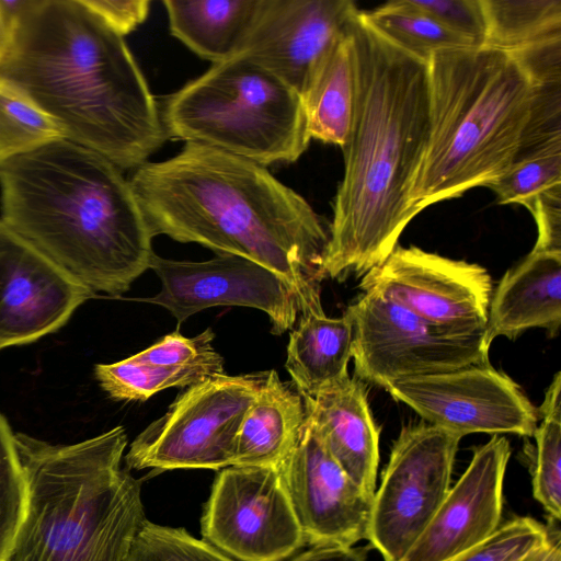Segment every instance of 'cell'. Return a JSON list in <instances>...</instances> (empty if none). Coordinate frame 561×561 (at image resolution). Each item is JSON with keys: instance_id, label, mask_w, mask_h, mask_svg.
Wrapping results in <instances>:
<instances>
[{"instance_id": "34", "label": "cell", "mask_w": 561, "mask_h": 561, "mask_svg": "<svg viewBox=\"0 0 561 561\" xmlns=\"http://www.w3.org/2000/svg\"><path fill=\"white\" fill-rule=\"evenodd\" d=\"M548 525L531 517H515L501 524L480 545L446 561H519L548 538Z\"/></svg>"}, {"instance_id": "40", "label": "cell", "mask_w": 561, "mask_h": 561, "mask_svg": "<svg viewBox=\"0 0 561 561\" xmlns=\"http://www.w3.org/2000/svg\"><path fill=\"white\" fill-rule=\"evenodd\" d=\"M32 3L33 0H0V16L10 35L19 19Z\"/></svg>"}, {"instance_id": "41", "label": "cell", "mask_w": 561, "mask_h": 561, "mask_svg": "<svg viewBox=\"0 0 561 561\" xmlns=\"http://www.w3.org/2000/svg\"><path fill=\"white\" fill-rule=\"evenodd\" d=\"M10 41V32L0 16V59L7 50Z\"/></svg>"}, {"instance_id": "17", "label": "cell", "mask_w": 561, "mask_h": 561, "mask_svg": "<svg viewBox=\"0 0 561 561\" xmlns=\"http://www.w3.org/2000/svg\"><path fill=\"white\" fill-rule=\"evenodd\" d=\"M94 296L0 220V351L56 332Z\"/></svg>"}, {"instance_id": "9", "label": "cell", "mask_w": 561, "mask_h": 561, "mask_svg": "<svg viewBox=\"0 0 561 561\" xmlns=\"http://www.w3.org/2000/svg\"><path fill=\"white\" fill-rule=\"evenodd\" d=\"M345 313L354 330V377L363 382L385 388L398 379L490 363L485 328L437 325L371 294Z\"/></svg>"}, {"instance_id": "19", "label": "cell", "mask_w": 561, "mask_h": 561, "mask_svg": "<svg viewBox=\"0 0 561 561\" xmlns=\"http://www.w3.org/2000/svg\"><path fill=\"white\" fill-rule=\"evenodd\" d=\"M306 416L344 472L374 496L379 463V428L367 401L366 383L356 377L305 397Z\"/></svg>"}, {"instance_id": "6", "label": "cell", "mask_w": 561, "mask_h": 561, "mask_svg": "<svg viewBox=\"0 0 561 561\" xmlns=\"http://www.w3.org/2000/svg\"><path fill=\"white\" fill-rule=\"evenodd\" d=\"M427 66L430 135L409 201L415 216L486 186L511 167L535 95L520 64L493 47L440 50Z\"/></svg>"}, {"instance_id": "10", "label": "cell", "mask_w": 561, "mask_h": 561, "mask_svg": "<svg viewBox=\"0 0 561 561\" xmlns=\"http://www.w3.org/2000/svg\"><path fill=\"white\" fill-rule=\"evenodd\" d=\"M461 438L428 423L402 427L374 493L367 535L385 561H401L434 517Z\"/></svg>"}, {"instance_id": "38", "label": "cell", "mask_w": 561, "mask_h": 561, "mask_svg": "<svg viewBox=\"0 0 561 561\" xmlns=\"http://www.w3.org/2000/svg\"><path fill=\"white\" fill-rule=\"evenodd\" d=\"M368 547L341 545L311 546L290 561H366Z\"/></svg>"}, {"instance_id": "5", "label": "cell", "mask_w": 561, "mask_h": 561, "mask_svg": "<svg viewBox=\"0 0 561 561\" xmlns=\"http://www.w3.org/2000/svg\"><path fill=\"white\" fill-rule=\"evenodd\" d=\"M14 438L27 503L9 561H124L147 519L140 482L122 468L125 428L75 444Z\"/></svg>"}, {"instance_id": "15", "label": "cell", "mask_w": 561, "mask_h": 561, "mask_svg": "<svg viewBox=\"0 0 561 561\" xmlns=\"http://www.w3.org/2000/svg\"><path fill=\"white\" fill-rule=\"evenodd\" d=\"M276 468L306 545L353 546L367 539L374 496L344 472L307 416Z\"/></svg>"}, {"instance_id": "33", "label": "cell", "mask_w": 561, "mask_h": 561, "mask_svg": "<svg viewBox=\"0 0 561 561\" xmlns=\"http://www.w3.org/2000/svg\"><path fill=\"white\" fill-rule=\"evenodd\" d=\"M214 339L210 328L194 337L173 332L133 357L142 363L193 370L211 378L225 374L224 358L213 346Z\"/></svg>"}, {"instance_id": "21", "label": "cell", "mask_w": 561, "mask_h": 561, "mask_svg": "<svg viewBox=\"0 0 561 561\" xmlns=\"http://www.w3.org/2000/svg\"><path fill=\"white\" fill-rule=\"evenodd\" d=\"M354 330L347 313L330 318L324 311L302 312L290 332L285 368L305 397H316L351 377Z\"/></svg>"}, {"instance_id": "39", "label": "cell", "mask_w": 561, "mask_h": 561, "mask_svg": "<svg viewBox=\"0 0 561 561\" xmlns=\"http://www.w3.org/2000/svg\"><path fill=\"white\" fill-rule=\"evenodd\" d=\"M559 522L549 518L547 540L519 561H561V537Z\"/></svg>"}, {"instance_id": "20", "label": "cell", "mask_w": 561, "mask_h": 561, "mask_svg": "<svg viewBox=\"0 0 561 561\" xmlns=\"http://www.w3.org/2000/svg\"><path fill=\"white\" fill-rule=\"evenodd\" d=\"M561 325V250L534 248L492 291L485 341L516 339L533 329L558 334Z\"/></svg>"}, {"instance_id": "12", "label": "cell", "mask_w": 561, "mask_h": 561, "mask_svg": "<svg viewBox=\"0 0 561 561\" xmlns=\"http://www.w3.org/2000/svg\"><path fill=\"white\" fill-rule=\"evenodd\" d=\"M385 389L428 424L472 433L533 436L538 411L518 385L491 364L394 380Z\"/></svg>"}, {"instance_id": "30", "label": "cell", "mask_w": 561, "mask_h": 561, "mask_svg": "<svg viewBox=\"0 0 561 561\" xmlns=\"http://www.w3.org/2000/svg\"><path fill=\"white\" fill-rule=\"evenodd\" d=\"M14 434L0 412V561L10 559L27 503V485Z\"/></svg>"}, {"instance_id": "32", "label": "cell", "mask_w": 561, "mask_h": 561, "mask_svg": "<svg viewBox=\"0 0 561 561\" xmlns=\"http://www.w3.org/2000/svg\"><path fill=\"white\" fill-rule=\"evenodd\" d=\"M124 561H236L184 528L154 524L140 527Z\"/></svg>"}, {"instance_id": "2", "label": "cell", "mask_w": 561, "mask_h": 561, "mask_svg": "<svg viewBox=\"0 0 561 561\" xmlns=\"http://www.w3.org/2000/svg\"><path fill=\"white\" fill-rule=\"evenodd\" d=\"M152 237L194 242L252 260L283 278L301 312L322 311L329 230L311 205L265 167L186 142L129 178Z\"/></svg>"}, {"instance_id": "31", "label": "cell", "mask_w": 561, "mask_h": 561, "mask_svg": "<svg viewBox=\"0 0 561 561\" xmlns=\"http://www.w3.org/2000/svg\"><path fill=\"white\" fill-rule=\"evenodd\" d=\"M56 138L62 136L49 117L0 84V162Z\"/></svg>"}, {"instance_id": "14", "label": "cell", "mask_w": 561, "mask_h": 561, "mask_svg": "<svg viewBox=\"0 0 561 561\" xmlns=\"http://www.w3.org/2000/svg\"><path fill=\"white\" fill-rule=\"evenodd\" d=\"M149 268L161 280V290L153 297L134 300L165 308L179 324L210 307L240 306L266 313L271 332L280 335L294 328L301 312L295 291L283 278L242 256L217 254L192 262L153 253Z\"/></svg>"}, {"instance_id": "11", "label": "cell", "mask_w": 561, "mask_h": 561, "mask_svg": "<svg viewBox=\"0 0 561 561\" xmlns=\"http://www.w3.org/2000/svg\"><path fill=\"white\" fill-rule=\"evenodd\" d=\"M201 531L203 540L236 561H284L306 545L276 467L221 469Z\"/></svg>"}, {"instance_id": "35", "label": "cell", "mask_w": 561, "mask_h": 561, "mask_svg": "<svg viewBox=\"0 0 561 561\" xmlns=\"http://www.w3.org/2000/svg\"><path fill=\"white\" fill-rule=\"evenodd\" d=\"M411 3L473 46L484 45L486 21L482 0H411Z\"/></svg>"}, {"instance_id": "3", "label": "cell", "mask_w": 561, "mask_h": 561, "mask_svg": "<svg viewBox=\"0 0 561 561\" xmlns=\"http://www.w3.org/2000/svg\"><path fill=\"white\" fill-rule=\"evenodd\" d=\"M0 84L62 138L135 170L168 139L159 103L123 36L82 0H33L0 59Z\"/></svg>"}, {"instance_id": "36", "label": "cell", "mask_w": 561, "mask_h": 561, "mask_svg": "<svg viewBox=\"0 0 561 561\" xmlns=\"http://www.w3.org/2000/svg\"><path fill=\"white\" fill-rule=\"evenodd\" d=\"M82 1L123 37L145 22L151 4L149 0Z\"/></svg>"}, {"instance_id": "18", "label": "cell", "mask_w": 561, "mask_h": 561, "mask_svg": "<svg viewBox=\"0 0 561 561\" xmlns=\"http://www.w3.org/2000/svg\"><path fill=\"white\" fill-rule=\"evenodd\" d=\"M510 456L504 436L493 435L477 447L469 466L401 561H446L491 537L501 526Z\"/></svg>"}, {"instance_id": "24", "label": "cell", "mask_w": 561, "mask_h": 561, "mask_svg": "<svg viewBox=\"0 0 561 561\" xmlns=\"http://www.w3.org/2000/svg\"><path fill=\"white\" fill-rule=\"evenodd\" d=\"M301 99L310 139L343 148L352 127L355 101L354 57L347 26L317 66Z\"/></svg>"}, {"instance_id": "22", "label": "cell", "mask_w": 561, "mask_h": 561, "mask_svg": "<svg viewBox=\"0 0 561 561\" xmlns=\"http://www.w3.org/2000/svg\"><path fill=\"white\" fill-rule=\"evenodd\" d=\"M305 421L301 393L277 371L268 370L241 423L232 466L276 467L296 443Z\"/></svg>"}, {"instance_id": "1", "label": "cell", "mask_w": 561, "mask_h": 561, "mask_svg": "<svg viewBox=\"0 0 561 561\" xmlns=\"http://www.w3.org/2000/svg\"><path fill=\"white\" fill-rule=\"evenodd\" d=\"M355 75L344 175L322 267L343 279L380 265L408 224L411 188L430 135L427 61L380 34L358 11L350 21Z\"/></svg>"}, {"instance_id": "23", "label": "cell", "mask_w": 561, "mask_h": 561, "mask_svg": "<svg viewBox=\"0 0 561 561\" xmlns=\"http://www.w3.org/2000/svg\"><path fill=\"white\" fill-rule=\"evenodd\" d=\"M170 33L203 59L233 57L262 0H163Z\"/></svg>"}, {"instance_id": "37", "label": "cell", "mask_w": 561, "mask_h": 561, "mask_svg": "<svg viewBox=\"0 0 561 561\" xmlns=\"http://www.w3.org/2000/svg\"><path fill=\"white\" fill-rule=\"evenodd\" d=\"M527 209L538 228L534 248L561 250V187L539 196Z\"/></svg>"}, {"instance_id": "27", "label": "cell", "mask_w": 561, "mask_h": 561, "mask_svg": "<svg viewBox=\"0 0 561 561\" xmlns=\"http://www.w3.org/2000/svg\"><path fill=\"white\" fill-rule=\"evenodd\" d=\"M561 374L548 387L538 410L541 422L533 436L536 440L533 494L549 518H561Z\"/></svg>"}, {"instance_id": "25", "label": "cell", "mask_w": 561, "mask_h": 561, "mask_svg": "<svg viewBox=\"0 0 561 561\" xmlns=\"http://www.w3.org/2000/svg\"><path fill=\"white\" fill-rule=\"evenodd\" d=\"M483 46L513 51L561 38V0H482Z\"/></svg>"}, {"instance_id": "13", "label": "cell", "mask_w": 561, "mask_h": 561, "mask_svg": "<svg viewBox=\"0 0 561 561\" xmlns=\"http://www.w3.org/2000/svg\"><path fill=\"white\" fill-rule=\"evenodd\" d=\"M427 322L457 329H483L493 291L488 271L416 247L397 245L359 283Z\"/></svg>"}, {"instance_id": "8", "label": "cell", "mask_w": 561, "mask_h": 561, "mask_svg": "<svg viewBox=\"0 0 561 561\" xmlns=\"http://www.w3.org/2000/svg\"><path fill=\"white\" fill-rule=\"evenodd\" d=\"M268 371L219 375L187 387L125 455L127 470H219L233 465L237 435Z\"/></svg>"}, {"instance_id": "7", "label": "cell", "mask_w": 561, "mask_h": 561, "mask_svg": "<svg viewBox=\"0 0 561 561\" xmlns=\"http://www.w3.org/2000/svg\"><path fill=\"white\" fill-rule=\"evenodd\" d=\"M159 107L168 139L207 146L263 167L297 161L311 140L300 94L238 56L213 64Z\"/></svg>"}, {"instance_id": "29", "label": "cell", "mask_w": 561, "mask_h": 561, "mask_svg": "<svg viewBox=\"0 0 561 561\" xmlns=\"http://www.w3.org/2000/svg\"><path fill=\"white\" fill-rule=\"evenodd\" d=\"M486 187L494 192L497 203L526 208L539 196L561 187V138L516 159Z\"/></svg>"}, {"instance_id": "26", "label": "cell", "mask_w": 561, "mask_h": 561, "mask_svg": "<svg viewBox=\"0 0 561 561\" xmlns=\"http://www.w3.org/2000/svg\"><path fill=\"white\" fill-rule=\"evenodd\" d=\"M364 15L380 34L425 61L440 50L476 47L414 7L411 0L390 1Z\"/></svg>"}, {"instance_id": "4", "label": "cell", "mask_w": 561, "mask_h": 561, "mask_svg": "<svg viewBox=\"0 0 561 561\" xmlns=\"http://www.w3.org/2000/svg\"><path fill=\"white\" fill-rule=\"evenodd\" d=\"M1 221L92 294L127 291L149 268L152 236L129 179L56 138L0 162Z\"/></svg>"}, {"instance_id": "16", "label": "cell", "mask_w": 561, "mask_h": 561, "mask_svg": "<svg viewBox=\"0 0 561 561\" xmlns=\"http://www.w3.org/2000/svg\"><path fill=\"white\" fill-rule=\"evenodd\" d=\"M358 11L352 0H262L234 56L271 71L301 96Z\"/></svg>"}, {"instance_id": "28", "label": "cell", "mask_w": 561, "mask_h": 561, "mask_svg": "<svg viewBox=\"0 0 561 561\" xmlns=\"http://www.w3.org/2000/svg\"><path fill=\"white\" fill-rule=\"evenodd\" d=\"M94 375L114 400L146 401L171 387H191L207 378L201 373L136 360L133 356L112 364H98Z\"/></svg>"}]
</instances>
